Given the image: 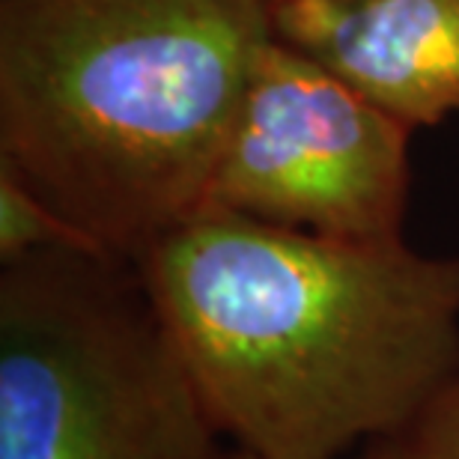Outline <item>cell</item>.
<instances>
[{"instance_id":"6da1fadb","label":"cell","mask_w":459,"mask_h":459,"mask_svg":"<svg viewBox=\"0 0 459 459\" xmlns=\"http://www.w3.org/2000/svg\"><path fill=\"white\" fill-rule=\"evenodd\" d=\"M137 265L215 427L254 459H352L459 373V254L204 209Z\"/></svg>"},{"instance_id":"7a4b0ae2","label":"cell","mask_w":459,"mask_h":459,"mask_svg":"<svg viewBox=\"0 0 459 459\" xmlns=\"http://www.w3.org/2000/svg\"><path fill=\"white\" fill-rule=\"evenodd\" d=\"M263 0H0V164L137 260L209 206Z\"/></svg>"},{"instance_id":"3957f363","label":"cell","mask_w":459,"mask_h":459,"mask_svg":"<svg viewBox=\"0 0 459 459\" xmlns=\"http://www.w3.org/2000/svg\"><path fill=\"white\" fill-rule=\"evenodd\" d=\"M137 260L0 263V459H224Z\"/></svg>"},{"instance_id":"277c9868","label":"cell","mask_w":459,"mask_h":459,"mask_svg":"<svg viewBox=\"0 0 459 459\" xmlns=\"http://www.w3.org/2000/svg\"><path fill=\"white\" fill-rule=\"evenodd\" d=\"M411 132L272 36L230 126L206 209L343 242L403 238Z\"/></svg>"},{"instance_id":"5b68a950","label":"cell","mask_w":459,"mask_h":459,"mask_svg":"<svg viewBox=\"0 0 459 459\" xmlns=\"http://www.w3.org/2000/svg\"><path fill=\"white\" fill-rule=\"evenodd\" d=\"M274 39L411 128L459 114V0H281Z\"/></svg>"},{"instance_id":"8992f818","label":"cell","mask_w":459,"mask_h":459,"mask_svg":"<svg viewBox=\"0 0 459 459\" xmlns=\"http://www.w3.org/2000/svg\"><path fill=\"white\" fill-rule=\"evenodd\" d=\"M45 251H105L0 164V263Z\"/></svg>"},{"instance_id":"52a82bcc","label":"cell","mask_w":459,"mask_h":459,"mask_svg":"<svg viewBox=\"0 0 459 459\" xmlns=\"http://www.w3.org/2000/svg\"><path fill=\"white\" fill-rule=\"evenodd\" d=\"M382 445L391 459H459V373L406 433Z\"/></svg>"},{"instance_id":"ba28073f","label":"cell","mask_w":459,"mask_h":459,"mask_svg":"<svg viewBox=\"0 0 459 459\" xmlns=\"http://www.w3.org/2000/svg\"><path fill=\"white\" fill-rule=\"evenodd\" d=\"M224 459H254V456H247V454H242V451H230V454H224ZM352 459H391L388 456V451H385V445L379 442V445H373V447H367V451H361L358 456H352Z\"/></svg>"},{"instance_id":"9c48e42d","label":"cell","mask_w":459,"mask_h":459,"mask_svg":"<svg viewBox=\"0 0 459 459\" xmlns=\"http://www.w3.org/2000/svg\"><path fill=\"white\" fill-rule=\"evenodd\" d=\"M263 4H269V6H274V4H281V0H263Z\"/></svg>"}]
</instances>
